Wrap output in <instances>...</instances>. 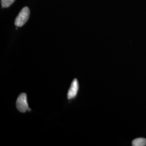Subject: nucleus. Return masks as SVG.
Masks as SVG:
<instances>
[{
	"mask_svg": "<svg viewBox=\"0 0 146 146\" xmlns=\"http://www.w3.org/2000/svg\"><path fill=\"white\" fill-rule=\"evenodd\" d=\"M30 16V10L28 7H25L22 9L15 20V25L17 27L23 26L29 19Z\"/></svg>",
	"mask_w": 146,
	"mask_h": 146,
	"instance_id": "nucleus-1",
	"label": "nucleus"
},
{
	"mask_svg": "<svg viewBox=\"0 0 146 146\" xmlns=\"http://www.w3.org/2000/svg\"><path fill=\"white\" fill-rule=\"evenodd\" d=\"M16 107L21 113H25L29 108L27 102V95L25 93L20 94L16 101Z\"/></svg>",
	"mask_w": 146,
	"mask_h": 146,
	"instance_id": "nucleus-2",
	"label": "nucleus"
},
{
	"mask_svg": "<svg viewBox=\"0 0 146 146\" xmlns=\"http://www.w3.org/2000/svg\"><path fill=\"white\" fill-rule=\"evenodd\" d=\"M78 83L77 79L75 78L72 82L70 88L68 90L67 97L68 99L74 98L78 94Z\"/></svg>",
	"mask_w": 146,
	"mask_h": 146,
	"instance_id": "nucleus-3",
	"label": "nucleus"
},
{
	"mask_svg": "<svg viewBox=\"0 0 146 146\" xmlns=\"http://www.w3.org/2000/svg\"><path fill=\"white\" fill-rule=\"evenodd\" d=\"M133 146H146V139L145 138H137L132 142Z\"/></svg>",
	"mask_w": 146,
	"mask_h": 146,
	"instance_id": "nucleus-4",
	"label": "nucleus"
},
{
	"mask_svg": "<svg viewBox=\"0 0 146 146\" xmlns=\"http://www.w3.org/2000/svg\"><path fill=\"white\" fill-rule=\"evenodd\" d=\"M15 0H1V5L2 7L7 8L11 6Z\"/></svg>",
	"mask_w": 146,
	"mask_h": 146,
	"instance_id": "nucleus-5",
	"label": "nucleus"
}]
</instances>
